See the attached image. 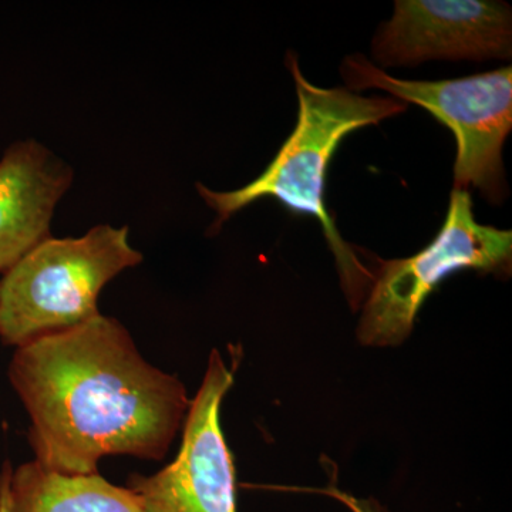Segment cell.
<instances>
[{"instance_id": "cell-4", "label": "cell", "mask_w": 512, "mask_h": 512, "mask_svg": "<svg viewBox=\"0 0 512 512\" xmlns=\"http://www.w3.org/2000/svg\"><path fill=\"white\" fill-rule=\"evenodd\" d=\"M340 74L346 89H379L433 114L456 136L453 190H477L494 205L507 198L503 147L512 128V67L463 79L420 82L396 79L362 53L345 57Z\"/></svg>"}, {"instance_id": "cell-11", "label": "cell", "mask_w": 512, "mask_h": 512, "mask_svg": "<svg viewBox=\"0 0 512 512\" xmlns=\"http://www.w3.org/2000/svg\"><path fill=\"white\" fill-rule=\"evenodd\" d=\"M10 476H12V468L9 464H5L0 474V512H15L10 501Z\"/></svg>"}, {"instance_id": "cell-9", "label": "cell", "mask_w": 512, "mask_h": 512, "mask_svg": "<svg viewBox=\"0 0 512 512\" xmlns=\"http://www.w3.org/2000/svg\"><path fill=\"white\" fill-rule=\"evenodd\" d=\"M9 491L15 512H144L136 493L99 473L69 476L36 460L12 471Z\"/></svg>"}, {"instance_id": "cell-10", "label": "cell", "mask_w": 512, "mask_h": 512, "mask_svg": "<svg viewBox=\"0 0 512 512\" xmlns=\"http://www.w3.org/2000/svg\"><path fill=\"white\" fill-rule=\"evenodd\" d=\"M320 493L329 495V497L335 498L340 501L343 505L349 508L352 512H389L386 508L382 507L373 498H356L352 494L345 493V491L339 490V488L330 487L326 490L320 491Z\"/></svg>"}, {"instance_id": "cell-6", "label": "cell", "mask_w": 512, "mask_h": 512, "mask_svg": "<svg viewBox=\"0 0 512 512\" xmlns=\"http://www.w3.org/2000/svg\"><path fill=\"white\" fill-rule=\"evenodd\" d=\"M232 384L234 369L212 350L177 458L154 476L128 481L144 512H238L234 458L221 427L222 400Z\"/></svg>"}, {"instance_id": "cell-2", "label": "cell", "mask_w": 512, "mask_h": 512, "mask_svg": "<svg viewBox=\"0 0 512 512\" xmlns=\"http://www.w3.org/2000/svg\"><path fill=\"white\" fill-rule=\"evenodd\" d=\"M286 66L298 94V123L274 160L256 180L238 190L218 192L202 184H197V190L217 214V228L262 198H274L295 214L316 218L335 255L340 284L349 305L356 311L365 302L375 272L363 265L353 248L340 237L335 218L326 207V174L343 138L359 128L399 116L409 104L393 97H363L346 87L315 86L303 76L293 52H288Z\"/></svg>"}, {"instance_id": "cell-3", "label": "cell", "mask_w": 512, "mask_h": 512, "mask_svg": "<svg viewBox=\"0 0 512 512\" xmlns=\"http://www.w3.org/2000/svg\"><path fill=\"white\" fill-rule=\"evenodd\" d=\"M141 261L127 227L103 224L80 238L46 239L0 284V338L19 348L96 318L101 289Z\"/></svg>"}, {"instance_id": "cell-7", "label": "cell", "mask_w": 512, "mask_h": 512, "mask_svg": "<svg viewBox=\"0 0 512 512\" xmlns=\"http://www.w3.org/2000/svg\"><path fill=\"white\" fill-rule=\"evenodd\" d=\"M511 55V8L488 0H396L392 19L380 25L372 40L379 69L430 60H507Z\"/></svg>"}, {"instance_id": "cell-5", "label": "cell", "mask_w": 512, "mask_h": 512, "mask_svg": "<svg viewBox=\"0 0 512 512\" xmlns=\"http://www.w3.org/2000/svg\"><path fill=\"white\" fill-rule=\"evenodd\" d=\"M357 340L370 348H394L409 339L421 306L437 286L458 271L511 274L512 232L478 224L470 192L451 191L446 220L419 254L377 259Z\"/></svg>"}, {"instance_id": "cell-1", "label": "cell", "mask_w": 512, "mask_h": 512, "mask_svg": "<svg viewBox=\"0 0 512 512\" xmlns=\"http://www.w3.org/2000/svg\"><path fill=\"white\" fill-rule=\"evenodd\" d=\"M9 376L32 419L36 461L69 476L99 473L111 454L161 460L191 403L178 377L103 315L19 346Z\"/></svg>"}, {"instance_id": "cell-8", "label": "cell", "mask_w": 512, "mask_h": 512, "mask_svg": "<svg viewBox=\"0 0 512 512\" xmlns=\"http://www.w3.org/2000/svg\"><path fill=\"white\" fill-rule=\"evenodd\" d=\"M73 183V170L37 141H18L0 160V272L50 238L60 198Z\"/></svg>"}]
</instances>
